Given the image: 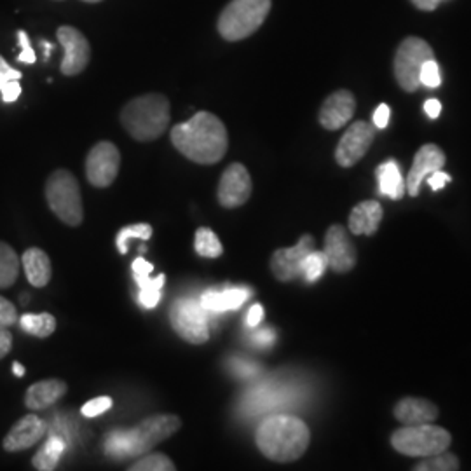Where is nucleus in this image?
Wrapping results in <instances>:
<instances>
[{
  "mask_svg": "<svg viewBox=\"0 0 471 471\" xmlns=\"http://www.w3.org/2000/svg\"><path fill=\"white\" fill-rule=\"evenodd\" d=\"M131 269H133V276L137 283H141L145 279L150 277V273L154 271V266L150 262H147L143 257H139L133 264H131Z\"/></svg>",
  "mask_w": 471,
  "mask_h": 471,
  "instance_id": "obj_38",
  "label": "nucleus"
},
{
  "mask_svg": "<svg viewBox=\"0 0 471 471\" xmlns=\"http://www.w3.org/2000/svg\"><path fill=\"white\" fill-rule=\"evenodd\" d=\"M65 442L61 437L53 435L46 440V444L41 447V450L33 456L32 465L33 468L39 471H53L56 470L61 456L65 454Z\"/></svg>",
  "mask_w": 471,
  "mask_h": 471,
  "instance_id": "obj_25",
  "label": "nucleus"
},
{
  "mask_svg": "<svg viewBox=\"0 0 471 471\" xmlns=\"http://www.w3.org/2000/svg\"><path fill=\"white\" fill-rule=\"evenodd\" d=\"M377 178L383 195H389L391 199H402L405 195V180L394 161H388L377 168Z\"/></svg>",
  "mask_w": 471,
  "mask_h": 471,
  "instance_id": "obj_24",
  "label": "nucleus"
},
{
  "mask_svg": "<svg viewBox=\"0 0 471 471\" xmlns=\"http://www.w3.org/2000/svg\"><path fill=\"white\" fill-rule=\"evenodd\" d=\"M383 206L377 201H363L349 213L348 229L355 236H374L383 222Z\"/></svg>",
  "mask_w": 471,
  "mask_h": 471,
  "instance_id": "obj_19",
  "label": "nucleus"
},
{
  "mask_svg": "<svg viewBox=\"0 0 471 471\" xmlns=\"http://www.w3.org/2000/svg\"><path fill=\"white\" fill-rule=\"evenodd\" d=\"M251 195V177L249 169L234 163L227 168L221 177L217 199L223 208H240Z\"/></svg>",
  "mask_w": 471,
  "mask_h": 471,
  "instance_id": "obj_15",
  "label": "nucleus"
},
{
  "mask_svg": "<svg viewBox=\"0 0 471 471\" xmlns=\"http://www.w3.org/2000/svg\"><path fill=\"white\" fill-rule=\"evenodd\" d=\"M84 2H100V0H84Z\"/></svg>",
  "mask_w": 471,
  "mask_h": 471,
  "instance_id": "obj_50",
  "label": "nucleus"
},
{
  "mask_svg": "<svg viewBox=\"0 0 471 471\" xmlns=\"http://www.w3.org/2000/svg\"><path fill=\"white\" fill-rule=\"evenodd\" d=\"M46 201L56 217L70 227L84 221L83 195L77 178L68 169H56L46 182Z\"/></svg>",
  "mask_w": 471,
  "mask_h": 471,
  "instance_id": "obj_6",
  "label": "nucleus"
},
{
  "mask_svg": "<svg viewBox=\"0 0 471 471\" xmlns=\"http://www.w3.org/2000/svg\"><path fill=\"white\" fill-rule=\"evenodd\" d=\"M112 398L111 396H98V398H93L91 402L84 403L83 409H81V414L84 417H98L105 412H109L112 409Z\"/></svg>",
  "mask_w": 471,
  "mask_h": 471,
  "instance_id": "obj_35",
  "label": "nucleus"
},
{
  "mask_svg": "<svg viewBox=\"0 0 471 471\" xmlns=\"http://www.w3.org/2000/svg\"><path fill=\"white\" fill-rule=\"evenodd\" d=\"M445 161L447 159H445L444 150L439 145H435V143L422 145L417 150L414 163H412L407 182H405V189H407L409 195L416 197L419 195V189H421V182L426 177H430L431 173L442 169L445 167Z\"/></svg>",
  "mask_w": 471,
  "mask_h": 471,
  "instance_id": "obj_17",
  "label": "nucleus"
},
{
  "mask_svg": "<svg viewBox=\"0 0 471 471\" xmlns=\"http://www.w3.org/2000/svg\"><path fill=\"white\" fill-rule=\"evenodd\" d=\"M11 349H13V333L9 332L7 327H0V360L5 358Z\"/></svg>",
  "mask_w": 471,
  "mask_h": 471,
  "instance_id": "obj_41",
  "label": "nucleus"
},
{
  "mask_svg": "<svg viewBox=\"0 0 471 471\" xmlns=\"http://www.w3.org/2000/svg\"><path fill=\"white\" fill-rule=\"evenodd\" d=\"M271 5V0H231L221 13L217 28L229 42L243 41L262 27Z\"/></svg>",
  "mask_w": 471,
  "mask_h": 471,
  "instance_id": "obj_5",
  "label": "nucleus"
},
{
  "mask_svg": "<svg viewBox=\"0 0 471 471\" xmlns=\"http://www.w3.org/2000/svg\"><path fill=\"white\" fill-rule=\"evenodd\" d=\"M389 117H391V111H389L388 105L386 104H381L379 107H377V111L374 112V124L379 128V130H383V128H386L388 126L389 122Z\"/></svg>",
  "mask_w": 471,
  "mask_h": 471,
  "instance_id": "obj_42",
  "label": "nucleus"
},
{
  "mask_svg": "<svg viewBox=\"0 0 471 471\" xmlns=\"http://www.w3.org/2000/svg\"><path fill=\"white\" fill-rule=\"evenodd\" d=\"M195 249L197 255L206 257V258H219L223 253L222 243L219 236L208 229V227H199L195 232Z\"/></svg>",
  "mask_w": 471,
  "mask_h": 471,
  "instance_id": "obj_28",
  "label": "nucleus"
},
{
  "mask_svg": "<svg viewBox=\"0 0 471 471\" xmlns=\"http://www.w3.org/2000/svg\"><path fill=\"white\" fill-rule=\"evenodd\" d=\"M419 81L426 87H439L442 83V76H440V67L437 63V59H430L422 65L421 68V76Z\"/></svg>",
  "mask_w": 471,
  "mask_h": 471,
  "instance_id": "obj_34",
  "label": "nucleus"
},
{
  "mask_svg": "<svg viewBox=\"0 0 471 471\" xmlns=\"http://www.w3.org/2000/svg\"><path fill=\"white\" fill-rule=\"evenodd\" d=\"M182 428V419L173 414L147 417L131 430H115L107 435L104 448L113 459L140 457L168 440Z\"/></svg>",
  "mask_w": 471,
  "mask_h": 471,
  "instance_id": "obj_2",
  "label": "nucleus"
},
{
  "mask_svg": "<svg viewBox=\"0 0 471 471\" xmlns=\"http://www.w3.org/2000/svg\"><path fill=\"white\" fill-rule=\"evenodd\" d=\"M355 111H357L355 95L348 89H339L323 102L318 119L325 130L335 131L351 121Z\"/></svg>",
  "mask_w": 471,
  "mask_h": 471,
  "instance_id": "obj_16",
  "label": "nucleus"
},
{
  "mask_svg": "<svg viewBox=\"0 0 471 471\" xmlns=\"http://www.w3.org/2000/svg\"><path fill=\"white\" fill-rule=\"evenodd\" d=\"M249 297V288H225L223 292H217V290H208L206 294H203V297L199 299L203 307L208 312H225L229 309H238L247 303Z\"/></svg>",
  "mask_w": 471,
  "mask_h": 471,
  "instance_id": "obj_23",
  "label": "nucleus"
},
{
  "mask_svg": "<svg viewBox=\"0 0 471 471\" xmlns=\"http://www.w3.org/2000/svg\"><path fill=\"white\" fill-rule=\"evenodd\" d=\"M171 143L180 154L197 165H215L227 154L229 135L217 115L197 112L187 122L173 126Z\"/></svg>",
  "mask_w": 471,
  "mask_h": 471,
  "instance_id": "obj_1",
  "label": "nucleus"
},
{
  "mask_svg": "<svg viewBox=\"0 0 471 471\" xmlns=\"http://www.w3.org/2000/svg\"><path fill=\"white\" fill-rule=\"evenodd\" d=\"M424 111H426L430 119H437V117L440 115V112H442V104H440L439 100H433V98H431V100H426Z\"/></svg>",
  "mask_w": 471,
  "mask_h": 471,
  "instance_id": "obj_45",
  "label": "nucleus"
},
{
  "mask_svg": "<svg viewBox=\"0 0 471 471\" xmlns=\"http://www.w3.org/2000/svg\"><path fill=\"white\" fill-rule=\"evenodd\" d=\"M255 442L267 459L292 463L304 456L311 442V433L307 424L299 417L273 416L260 422Z\"/></svg>",
  "mask_w": 471,
  "mask_h": 471,
  "instance_id": "obj_3",
  "label": "nucleus"
},
{
  "mask_svg": "<svg viewBox=\"0 0 471 471\" xmlns=\"http://www.w3.org/2000/svg\"><path fill=\"white\" fill-rule=\"evenodd\" d=\"M165 281H167V276L161 275V276L152 279H145L139 283L140 294H139V303L147 307V309H152L156 305L159 304L161 301V290L165 286Z\"/></svg>",
  "mask_w": 471,
  "mask_h": 471,
  "instance_id": "obj_29",
  "label": "nucleus"
},
{
  "mask_svg": "<svg viewBox=\"0 0 471 471\" xmlns=\"http://www.w3.org/2000/svg\"><path fill=\"white\" fill-rule=\"evenodd\" d=\"M0 93H2V100H4L5 104H13V102H16V100L20 98V95H22V84H20V81H16V79H14V81H9V83L2 86Z\"/></svg>",
  "mask_w": 471,
  "mask_h": 471,
  "instance_id": "obj_39",
  "label": "nucleus"
},
{
  "mask_svg": "<svg viewBox=\"0 0 471 471\" xmlns=\"http://www.w3.org/2000/svg\"><path fill=\"white\" fill-rule=\"evenodd\" d=\"M121 154L112 141H98L86 158V178L93 187H111L119 175Z\"/></svg>",
  "mask_w": 471,
  "mask_h": 471,
  "instance_id": "obj_10",
  "label": "nucleus"
},
{
  "mask_svg": "<svg viewBox=\"0 0 471 471\" xmlns=\"http://www.w3.org/2000/svg\"><path fill=\"white\" fill-rule=\"evenodd\" d=\"M430 59H435V53L426 41L407 37L400 42L394 55V77L403 91L414 93L419 89L421 68Z\"/></svg>",
  "mask_w": 471,
  "mask_h": 471,
  "instance_id": "obj_8",
  "label": "nucleus"
},
{
  "mask_svg": "<svg viewBox=\"0 0 471 471\" xmlns=\"http://www.w3.org/2000/svg\"><path fill=\"white\" fill-rule=\"evenodd\" d=\"M264 318V307L260 304L251 305L249 311V316H247V323L249 327H257Z\"/></svg>",
  "mask_w": 471,
  "mask_h": 471,
  "instance_id": "obj_44",
  "label": "nucleus"
},
{
  "mask_svg": "<svg viewBox=\"0 0 471 471\" xmlns=\"http://www.w3.org/2000/svg\"><path fill=\"white\" fill-rule=\"evenodd\" d=\"M48 433V424L44 419H41L35 414H27L22 417L11 431L4 439V450L7 452H20L27 450L30 447L41 442Z\"/></svg>",
  "mask_w": 471,
  "mask_h": 471,
  "instance_id": "obj_18",
  "label": "nucleus"
},
{
  "mask_svg": "<svg viewBox=\"0 0 471 471\" xmlns=\"http://www.w3.org/2000/svg\"><path fill=\"white\" fill-rule=\"evenodd\" d=\"M58 42L63 48V59H61V72L63 76H79L86 70L89 58H91V48L87 39L83 33L74 27H59L56 32Z\"/></svg>",
  "mask_w": 471,
  "mask_h": 471,
  "instance_id": "obj_12",
  "label": "nucleus"
},
{
  "mask_svg": "<svg viewBox=\"0 0 471 471\" xmlns=\"http://www.w3.org/2000/svg\"><path fill=\"white\" fill-rule=\"evenodd\" d=\"M13 372H14L16 377H23V376H25V367H23L22 363L14 361V363H13Z\"/></svg>",
  "mask_w": 471,
  "mask_h": 471,
  "instance_id": "obj_48",
  "label": "nucleus"
},
{
  "mask_svg": "<svg viewBox=\"0 0 471 471\" xmlns=\"http://www.w3.org/2000/svg\"><path fill=\"white\" fill-rule=\"evenodd\" d=\"M257 340H258L260 344H271V342L275 340V335L269 332V331H266V332L257 335Z\"/></svg>",
  "mask_w": 471,
  "mask_h": 471,
  "instance_id": "obj_47",
  "label": "nucleus"
},
{
  "mask_svg": "<svg viewBox=\"0 0 471 471\" xmlns=\"http://www.w3.org/2000/svg\"><path fill=\"white\" fill-rule=\"evenodd\" d=\"M67 393V383L61 379H44L27 389L25 405L30 411H44L53 407Z\"/></svg>",
  "mask_w": 471,
  "mask_h": 471,
  "instance_id": "obj_20",
  "label": "nucleus"
},
{
  "mask_svg": "<svg viewBox=\"0 0 471 471\" xmlns=\"http://www.w3.org/2000/svg\"><path fill=\"white\" fill-rule=\"evenodd\" d=\"M329 267L342 275V273H349L355 266H357V249L351 243L346 227L335 223L331 225L327 234H325V249H323Z\"/></svg>",
  "mask_w": 471,
  "mask_h": 471,
  "instance_id": "obj_13",
  "label": "nucleus"
},
{
  "mask_svg": "<svg viewBox=\"0 0 471 471\" xmlns=\"http://www.w3.org/2000/svg\"><path fill=\"white\" fill-rule=\"evenodd\" d=\"M22 81V72L20 70H16V68H13L2 56H0V89H2V86L5 83H9V81Z\"/></svg>",
  "mask_w": 471,
  "mask_h": 471,
  "instance_id": "obj_40",
  "label": "nucleus"
},
{
  "mask_svg": "<svg viewBox=\"0 0 471 471\" xmlns=\"http://www.w3.org/2000/svg\"><path fill=\"white\" fill-rule=\"evenodd\" d=\"M329 267V262H327V257L323 251H311L303 262V276L305 277V281L312 283L316 279H320L322 275L325 273V269Z\"/></svg>",
  "mask_w": 471,
  "mask_h": 471,
  "instance_id": "obj_33",
  "label": "nucleus"
},
{
  "mask_svg": "<svg viewBox=\"0 0 471 471\" xmlns=\"http://www.w3.org/2000/svg\"><path fill=\"white\" fill-rule=\"evenodd\" d=\"M450 442V433L431 422L405 424L391 435L393 448L411 457H426L444 452L448 448Z\"/></svg>",
  "mask_w": 471,
  "mask_h": 471,
  "instance_id": "obj_7",
  "label": "nucleus"
},
{
  "mask_svg": "<svg viewBox=\"0 0 471 471\" xmlns=\"http://www.w3.org/2000/svg\"><path fill=\"white\" fill-rule=\"evenodd\" d=\"M411 2L416 5L417 9L430 13V11H435L442 0H411Z\"/></svg>",
  "mask_w": 471,
  "mask_h": 471,
  "instance_id": "obj_46",
  "label": "nucleus"
},
{
  "mask_svg": "<svg viewBox=\"0 0 471 471\" xmlns=\"http://www.w3.org/2000/svg\"><path fill=\"white\" fill-rule=\"evenodd\" d=\"M130 471H173L177 470L175 463L167 454H143L137 463H133Z\"/></svg>",
  "mask_w": 471,
  "mask_h": 471,
  "instance_id": "obj_32",
  "label": "nucleus"
},
{
  "mask_svg": "<svg viewBox=\"0 0 471 471\" xmlns=\"http://www.w3.org/2000/svg\"><path fill=\"white\" fill-rule=\"evenodd\" d=\"M20 327L25 332L39 337V339H46L50 335H53L56 331V318L50 312H41V314H23L18 320Z\"/></svg>",
  "mask_w": 471,
  "mask_h": 471,
  "instance_id": "obj_27",
  "label": "nucleus"
},
{
  "mask_svg": "<svg viewBox=\"0 0 471 471\" xmlns=\"http://www.w3.org/2000/svg\"><path fill=\"white\" fill-rule=\"evenodd\" d=\"M314 249V238L305 234L292 249H279L271 257V271L277 281H292L303 276V262Z\"/></svg>",
  "mask_w": 471,
  "mask_h": 471,
  "instance_id": "obj_14",
  "label": "nucleus"
},
{
  "mask_svg": "<svg viewBox=\"0 0 471 471\" xmlns=\"http://www.w3.org/2000/svg\"><path fill=\"white\" fill-rule=\"evenodd\" d=\"M139 238L141 241H149L152 238V225L149 223H135V225H126L119 231L115 238V245L119 251L124 255L128 251V241Z\"/></svg>",
  "mask_w": 471,
  "mask_h": 471,
  "instance_id": "obj_31",
  "label": "nucleus"
},
{
  "mask_svg": "<svg viewBox=\"0 0 471 471\" xmlns=\"http://www.w3.org/2000/svg\"><path fill=\"white\" fill-rule=\"evenodd\" d=\"M448 182H450V175H447L442 169L431 173V175H430V180H428L431 191H440L442 187H445V184H448Z\"/></svg>",
  "mask_w": 471,
  "mask_h": 471,
  "instance_id": "obj_43",
  "label": "nucleus"
},
{
  "mask_svg": "<svg viewBox=\"0 0 471 471\" xmlns=\"http://www.w3.org/2000/svg\"><path fill=\"white\" fill-rule=\"evenodd\" d=\"M22 264L27 275L28 283L35 288H44L53 276L50 255L41 249H28L22 255Z\"/></svg>",
  "mask_w": 471,
  "mask_h": 471,
  "instance_id": "obj_22",
  "label": "nucleus"
},
{
  "mask_svg": "<svg viewBox=\"0 0 471 471\" xmlns=\"http://www.w3.org/2000/svg\"><path fill=\"white\" fill-rule=\"evenodd\" d=\"M169 119V102L159 93H149L133 98L121 112L124 130L139 141L159 139L167 131Z\"/></svg>",
  "mask_w": 471,
  "mask_h": 471,
  "instance_id": "obj_4",
  "label": "nucleus"
},
{
  "mask_svg": "<svg viewBox=\"0 0 471 471\" xmlns=\"http://www.w3.org/2000/svg\"><path fill=\"white\" fill-rule=\"evenodd\" d=\"M459 459L450 452H439L433 456H426L417 466L416 471H456L459 470Z\"/></svg>",
  "mask_w": 471,
  "mask_h": 471,
  "instance_id": "obj_30",
  "label": "nucleus"
},
{
  "mask_svg": "<svg viewBox=\"0 0 471 471\" xmlns=\"http://www.w3.org/2000/svg\"><path fill=\"white\" fill-rule=\"evenodd\" d=\"M20 276V257L7 243L0 241V288H9Z\"/></svg>",
  "mask_w": 471,
  "mask_h": 471,
  "instance_id": "obj_26",
  "label": "nucleus"
},
{
  "mask_svg": "<svg viewBox=\"0 0 471 471\" xmlns=\"http://www.w3.org/2000/svg\"><path fill=\"white\" fill-rule=\"evenodd\" d=\"M20 320L18 316V309L13 303H9L7 299L0 297V327H11L16 325Z\"/></svg>",
  "mask_w": 471,
  "mask_h": 471,
  "instance_id": "obj_36",
  "label": "nucleus"
},
{
  "mask_svg": "<svg viewBox=\"0 0 471 471\" xmlns=\"http://www.w3.org/2000/svg\"><path fill=\"white\" fill-rule=\"evenodd\" d=\"M374 126L365 122V121H357L351 124L342 139L339 141L335 149V161L337 165L342 168L355 167L365 158L368 152L370 145L374 143Z\"/></svg>",
  "mask_w": 471,
  "mask_h": 471,
  "instance_id": "obj_11",
  "label": "nucleus"
},
{
  "mask_svg": "<svg viewBox=\"0 0 471 471\" xmlns=\"http://www.w3.org/2000/svg\"><path fill=\"white\" fill-rule=\"evenodd\" d=\"M169 320L173 331L189 344H204L210 339L208 311L199 299L182 297L171 305Z\"/></svg>",
  "mask_w": 471,
  "mask_h": 471,
  "instance_id": "obj_9",
  "label": "nucleus"
},
{
  "mask_svg": "<svg viewBox=\"0 0 471 471\" xmlns=\"http://www.w3.org/2000/svg\"><path fill=\"white\" fill-rule=\"evenodd\" d=\"M18 41H20V46H22V53L18 56V59H20L22 63H27V65L35 63V61H37V56H35V51H33L32 46H30L27 32L20 30V32H18Z\"/></svg>",
  "mask_w": 471,
  "mask_h": 471,
  "instance_id": "obj_37",
  "label": "nucleus"
},
{
  "mask_svg": "<svg viewBox=\"0 0 471 471\" xmlns=\"http://www.w3.org/2000/svg\"><path fill=\"white\" fill-rule=\"evenodd\" d=\"M394 417L403 424L433 422L439 417V407L424 398H403L394 405Z\"/></svg>",
  "mask_w": 471,
  "mask_h": 471,
  "instance_id": "obj_21",
  "label": "nucleus"
},
{
  "mask_svg": "<svg viewBox=\"0 0 471 471\" xmlns=\"http://www.w3.org/2000/svg\"><path fill=\"white\" fill-rule=\"evenodd\" d=\"M42 46H44V50H46V59H48L50 55H51V51H53V44H50V42L42 41Z\"/></svg>",
  "mask_w": 471,
  "mask_h": 471,
  "instance_id": "obj_49",
  "label": "nucleus"
}]
</instances>
